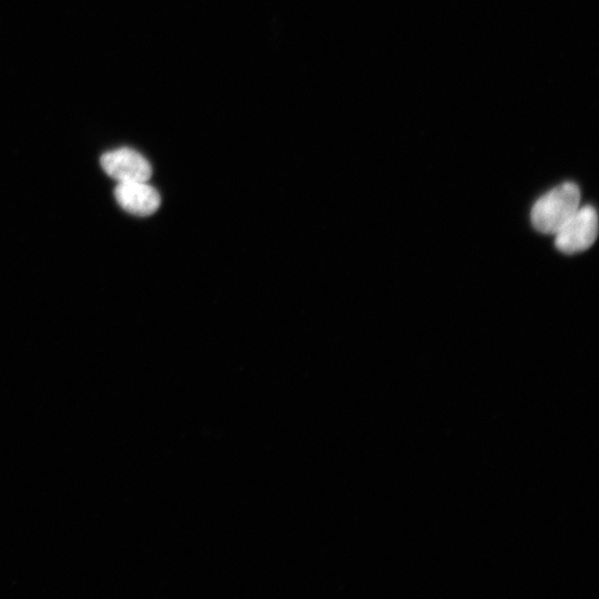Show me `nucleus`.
Segmentation results:
<instances>
[{"label":"nucleus","instance_id":"nucleus-1","mask_svg":"<svg viewBox=\"0 0 599 599\" xmlns=\"http://www.w3.org/2000/svg\"><path fill=\"white\" fill-rule=\"evenodd\" d=\"M579 206L577 184L561 183L535 202L530 212L531 224L540 233L555 235Z\"/></svg>","mask_w":599,"mask_h":599},{"label":"nucleus","instance_id":"nucleus-2","mask_svg":"<svg viewBox=\"0 0 599 599\" xmlns=\"http://www.w3.org/2000/svg\"><path fill=\"white\" fill-rule=\"evenodd\" d=\"M598 235V214L593 206H579L555 234L556 247L567 254L589 248Z\"/></svg>","mask_w":599,"mask_h":599},{"label":"nucleus","instance_id":"nucleus-3","mask_svg":"<svg viewBox=\"0 0 599 599\" xmlns=\"http://www.w3.org/2000/svg\"><path fill=\"white\" fill-rule=\"evenodd\" d=\"M101 166L118 183L148 181L152 167L148 160L130 148H120L102 154Z\"/></svg>","mask_w":599,"mask_h":599},{"label":"nucleus","instance_id":"nucleus-4","mask_svg":"<svg viewBox=\"0 0 599 599\" xmlns=\"http://www.w3.org/2000/svg\"><path fill=\"white\" fill-rule=\"evenodd\" d=\"M114 196L124 211L138 216L153 214L161 203L158 191L146 181L118 183Z\"/></svg>","mask_w":599,"mask_h":599}]
</instances>
